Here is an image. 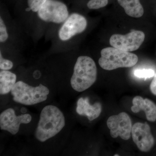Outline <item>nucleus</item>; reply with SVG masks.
I'll use <instances>...</instances> for the list:
<instances>
[{"label": "nucleus", "mask_w": 156, "mask_h": 156, "mask_svg": "<svg viewBox=\"0 0 156 156\" xmlns=\"http://www.w3.org/2000/svg\"><path fill=\"white\" fill-rule=\"evenodd\" d=\"M87 25V20L83 16L76 13L72 14L59 30V38L62 41L69 40L77 34L84 31Z\"/></svg>", "instance_id": "nucleus-10"}, {"label": "nucleus", "mask_w": 156, "mask_h": 156, "mask_svg": "<svg viewBox=\"0 0 156 156\" xmlns=\"http://www.w3.org/2000/svg\"><path fill=\"white\" fill-rule=\"evenodd\" d=\"M133 106L131 110L134 113H138L140 111L145 112L148 121L154 122L156 120V105L148 98L144 99L141 96H136L132 101Z\"/></svg>", "instance_id": "nucleus-11"}, {"label": "nucleus", "mask_w": 156, "mask_h": 156, "mask_svg": "<svg viewBox=\"0 0 156 156\" xmlns=\"http://www.w3.org/2000/svg\"><path fill=\"white\" fill-rule=\"evenodd\" d=\"M47 0H28L29 7L34 12H38Z\"/></svg>", "instance_id": "nucleus-17"}, {"label": "nucleus", "mask_w": 156, "mask_h": 156, "mask_svg": "<svg viewBox=\"0 0 156 156\" xmlns=\"http://www.w3.org/2000/svg\"><path fill=\"white\" fill-rule=\"evenodd\" d=\"M14 101L26 105H32L45 101L50 93L48 88L42 84L33 87L22 81L15 83L11 91Z\"/></svg>", "instance_id": "nucleus-4"}, {"label": "nucleus", "mask_w": 156, "mask_h": 156, "mask_svg": "<svg viewBox=\"0 0 156 156\" xmlns=\"http://www.w3.org/2000/svg\"><path fill=\"white\" fill-rule=\"evenodd\" d=\"M13 66V63L10 60L5 59L2 56V53H0V69L3 70L11 69Z\"/></svg>", "instance_id": "nucleus-19"}, {"label": "nucleus", "mask_w": 156, "mask_h": 156, "mask_svg": "<svg viewBox=\"0 0 156 156\" xmlns=\"http://www.w3.org/2000/svg\"><path fill=\"white\" fill-rule=\"evenodd\" d=\"M107 125L113 138L119 136L122 139L128 140L131 137L132 123L126 113L123 112L110 117L107 121Z\"/></svg>", "instance_id": "nucleus-7"}, {"label": "nucleus", "mask_w": 156, "mask_h": 156, "mask_svg": "<svg viewBox=\"0 0 156 156\" xmlns=\"http://www.w3.org/2000/svg\"><path fill=\"white\" fill-rule=\"evenodd\" d=\"M9 37V35L7 33L6 26L4 23L2 18H0V41L3 43L6 41Z\"/></svg>", "instance_id": "nucleus-18"}, {"label": "nucleus", "mask_w": 156, "mask_h": 156, "mask_svg": "<svg viewBox=\"0 0 156 156\" xmlns=\"http://www.w3.org/2000/svg\"><path fill=\"white\" fill-rule=\"evenodd\" d=\"M118 2L128 16L138 18L143 15L144 10L140 0H118Z\"/></svg>", "instance_id": "nucleus-13"}, {"label": "nucleus", "mask_w": 156, "mask_h": 156, "mask_svg": "<svg viewBox=\"0 0 156 156\" xmlns=\"http://www.w3.org/2000/svg\"><path fill=\"white\" fill-rule=\"evenodd\" d=\"M131 135L134 143L142 152L149 151L154 144V139L147 123L137 122L132 126Z\"/></svg>", "instance_id": "nucleus-8"}, {"label": "nucleus", "mask_w": 156, "mask_h": 156, "mask_svg": "<svg viewBox=\"0 0 156 156\" xmlns=\"http://www.w3.org/2000/svg\"><path fill=\"white\" fill-rule=\"evenodd\" d=\"M155 72L151 69H136L134 71V75L136 77L147 79L154 77Z\"/></svg>", "instance_id": "nucleus-15"}, {"label": "nucleus", "mask_w": 156, "mask_h": 156, "mask_svg": "<svg viewBox=\"0 0 156 156\" xmlns=\"http://www.w3.org/2000/svg\"><path fill=\"white\" fill-rule=\"evenodd\" d=\"M17 76L14 73L7 70L0 72V94L5 95L11 92L16 83Z\"/></svg>", "instance_id": "nucleus-14"}, {"label": "nucleus", "mask_w": 156, "mask_h": 156, "mask_svg": "<svg viewBox=\"0 0 156 156\" xmlns=\"http://www.w3.org/2000/svg\"><path fill=\"white\" fill-rule=\"evenodd\" d=\"M37 12L39 17L42 20L56 23L64 22L69 15L66 6L55 0H47Z\"/></svg>", "instance_id": "nucleus-5"}, {"label": "nucleus", "mask_w": 156, "mask_h": 156, "mask_svg": "<svg viewBox=\"0 0 156 156\" xmlns=\"http://www.w3.org/2000/svg\"><path fill=\"white\" fill-rule=\"evenodd\" d=\"M101 55L98 63L101 67L106 70H112L119 68L133 67L137 63L138 59L135 54L114 47L102 49Z\"/></svg>", "instance_id": "nucleus-3"}, {"label": "nucleus", "mask_w": 156, "mask_h": 156, "mask_svg": "<svg viewBox=\"0 0 156 156\" xmlns=\"http://www.w3.org/2000/svg\"><path fill=\"white\" fill-rule=\"evenodd\" d=\"M31 120V116L28 114L17 116L13 108H8L0 115V128L14 135L19 131L21 124H28Z\"/></svg>", "instance_id": "nucleus-9"}, {"label": "nucleus", "mask_w": 156, "mask_h": 156, "mask_svg": "<svg viewBox=\"0 0 156 156\" xmlns=\"http://www.w3.org/2000/svg\"><path fill=\"white\" fill-rule=\"evenodd\" d=\"M115 156H119V155H117V154H116V155H114Z\"/></svg>", "instance_id": "nucleus-21"}, {"label": "nucleus", "mask_w": 156, "mask_h": 156, "mask_svg": "<svg viewBox=\"0 0 156 156\" xmlns=\"http://www.w3.org/2000/svg\"><path fill=\"white\" fill-rule=\"evenodd\" d=\"M102 110L101 104L96 102L91 105L88 98H80L78 100L76 109L77 113L80 115L87 116L89 121H93L100 115Z\"/></svg>", "instance_id": "nucleus-12"}, {"label": "nucleus", "mask_w": 156, "mask_h": 156, "mask_svg": "<svg viewBox=\"0 0 156 156\" xmlns=\"http://www.w3.org/2000/svg\"><path fill=\"white\" fill-rule=\"evenodd\" d=\"M150 89L151 93L156 96V73L154 76L153 80L151 83Z\"/></svg>", "instance_id": "nucleus-20"}, {"label": "nucleus", "mask_w": 156, "mask_h": 156, "mask_svg": "<svg viewBox=\"0 0 156 156\" xmlns=\"http://www.w3.org/2000/svg\"><path fill=\"white\" fill-rule=\"evenodd\" d=\"M97 74V67L94 60L89 56H80L75 65L71 79V87L77 92H83L95 83Z\"/></svg>", "instance_id": "nucleus-2"}, {"label": "nucleus", "mask_w": 156, "mask_h": 156, "mask_svg": "<svg viewBox=\"0 0 156 156\" xmlns=\"http://www.w3.org/2000/svg\"><path fill=\"white\" fill-rule=\"evenodd\" d=\"M145 39V34L141 31L133 30L126 35L115 34L110 39V44L114 48L127 52L139 49Z\"/></svg>", "instance_id": "nucleus-6"}, {"label": "nucleus", "mask_w": 156, "mask_h": 156, "mask_svg": "<svg viewBox=\"0 0 156 156\" xmlns=\"http://www.w3.org/2000/svg\"><path fill=\"white\" fill-rule=\"evenodd\" d=\"M108 2V0H90L87 7L90 9H98L105 7Z\"/></svg>", "instance_id": "nucleus-16"}, {"label": "nucleus", "mask_w": 156, "mask_h": 156, "mask_svg": "<svg viewBox=\"0 0 156 156\" xmlns=\"http://www.w3.org/2000/svg\"><path fill=\"white\" fill-rule=\"evenodd\" d=\"M65 126V119L61 110L54 105H47L41 112L35 133L36 138L45 142L58 134Z\"/></svg>", "instance_id": "nucleus-1"}]
</instances>
